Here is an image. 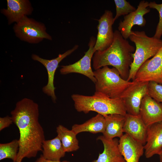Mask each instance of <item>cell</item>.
Here are the masks:
<instances>
[{"mask_svg":"<svg viewBox=\"0 0 162 162\" xmlns=\"http://www.w3.org/2000/svg\"><path fill=\"white\" fill-rule=\"evenodd\" d=\"M10 114L20 132L19 148L15 162H22L24 158L36 156L42 151L45 140L43 129L38 121V104L32 100L25 98L17 102Z\"/></svg>","mask_w":162,"mask_h":162,"instance_id":"6da1fadb","label":"cell"},{"mask_svg":"<svg viewBox=\"0 0 162 162\" xmlns=\"http://www.w3.org/2000/svg\"><path fill=\"white\" fill-rule=\"evenodd\" d=\"M19 148L18 140L6 143L0 144V160L8 158L15 162Z\"/></svg>","mask_w":162,"mask_h":162,"instance_id":"603a6c76","label":"cell"},{"mask_svg":"<svg viewBox=\"0 0 162 162\" xmlns=\"http://www.w3.org/2000/svg\"><path fill=\"white\" fill-rule=\"evenodd\" d=\"M105 129V119L102 115L98 113L81 124H74L71 130L77 135L82 132H89L93 134L101 133L103 134Z\"/></svg>","mask_w":162,"mask_h":162,"instance_id":"ffe728a7","label":"cell"},{"mask_svg":"<svg viewBox=\"0 0 162 162\" xmlns=\"http://www.w3.org/2000/svg\"><path fill=\"white\" fill-rule=\"evenodd\" d=\"M96 39L94 37H91L88 44L89 48L84 56L78 61L71 64L61 66L60 70V74L65 75L71 73H77L86 76L94 83L96 82L94 71H93L91 62L96 52L94 48Z\"/></svg>","mask_w":162,"mask_h":162,"instance_id":"9c48e42d","label":"cell"},{"mask_svg":"<svg viewBox=\"0 0 162 162\" xmlns=\"http://www.w3.org/2000/svg\"><path fill=\"white\" fill-rule=\"evenodd\" d=\"M133 81V83L124 90L120 98L123 102L127 113L137 116L140 114L143 98L148 94L149 82Z\"/></svg>","mask_w":162,"mask_h":162,"instance_id":"52a82bcc","label":"cell"},{"mask_svg":"<svg viewBox=\"0 0 162 162\" xmlns=\"http://www.w3.org/2000/svg\"><path fill=\"white\" fill-rule=\"evenodd\" d=\"M42 148L43 157L50 160L59 161L61 158L64 157L66 153L58 136L52 139L44 140Z\"/></svg>","mask_w":162,"mask_h":162,"instance_id":"44dd1931","label":"cell"},{"mask_svg":"<svg viewBox=\"0 0 162 162\" xmlns=\"http://www.w3.org/2000/svg\"><path fill=\"white\" fill-rule=\"evenodd\" d=\"M34 162H70L67 160H64L62 161H53L49 160L46 159L44 158L42 154L41 155L40 157L36 159Z\"/></svg>","mask_w":162,"mask_h":162,"instance_id":"83f0119b","label":"cell"},{"mask_svg":"<svg viewBox=\"0 0 162 162\" xmlns=\"http://www.w3.org/2000/svg\"><path fill=\"white\" fill-rule=\"evenodd\" d=\"M111 45L102 51H96L92 58L95 70L106 66H112L118 71L121 77L128 79L130 65L133 61V53L135 48L124 39L118 30L114 32Z\"/></svg>","mask_w":162,"mask_h":162,"instance_id":"7a4b0ae2","label":"cell"},{"mask_svg":"<svg viewBox=\"0 0 162 162\" xmlns=\"http://www.w3.org/2000/svg\"><path fill=\"white\" fill-rule=\"evenodd\" d=\"M13 30L16 36L20 40L30 44H38L44 39L52 40L46 31L44 24L25 16L15 23Z\"/></svg>","mask_w":162,"mask_h":162,"instance_id":"8992f818","label":"cell"},{"mask_svg":"<svg viewBox=\"0 0 162 162\" xmlns=\"http://www.w3.org/2000/svg\"><path fill=\"white\" fill-rule=\"evenodd\" d=\"M113 19L112 12L106 10L98 20V33L94 47L96 51H103L112 43L114 36L112 27Z\"/></svg>","mask_w":162,"mask_h":162,"instance_id":"8fae6325","label":"cell"},{"mask_svg":"<svg viewBox=\"0 0 162 162\" xmlns=\"http://www.w3.org/2000/svg\"><path fill=\"white\" fill-rule=\"evenodd\" d=\"M149 3L145 0L141 1L135 11L125 16L124 20L120 21L118 30L124 39L129 38L134 26L143 27L145 25L146 20L144 16L150 11V9L148 8Z\"/></svg>","mask_w":162,"mask_h":162,"instance_id":"7c38bea8","label":"cell"},{"mask_svg":"<svg viewBox=\"0 0 162 162\" xmlns=\"http://www.w3.org/2000/svg\"><path fill=\"white\" fill-rule=\"evenodd\" d=\"M148 94L158 101L162 103V85L154 81L149 82Z\"/></svg>","mask_w":162,"mask_h":162,"instance_id":"d4e9b609","label":"cell"},{"mask_svg":"<svg viewBox=\"0 0 162 162\" xmlns=\"http://www.w3.org/2000/svg\"><path fill=\"white\" fill-rule=\"evenodd\" d=\"M159 155V156L160 162H162V152Z\"/></svg>","mask_w":162,"mask_h":162,"instance_id":"f1b7e54d","label":"cell"},{"mask_svg":"<svg viewBox=\"0 0 162 162\" xmlns=\"http://www.w3.org/2000/svg\"><path fill=\"white\" fill-rule=\"evenodd\" d=\"M129 38L136 46L127 80L130 81L134 80L136 74L141 66L157 53L162 46V40L154 36L149 37L144 31H132Z\"/></svg>","mask_w":162,"mask_h":162,"instance_id":"277c9868","label":"cell"},{"mask_svg":"<svg viewBox=\"0 0 162 162\" xmlns=\"http://www.w3.org/2000/svg\"><path fill=\"white\" fill-rule=\"evenodd\" d=\"M97 140L102 142L104 150L99 154L98 159L92 162H126L120 152L118 139H109L102 135L98 136Z\"/></svg>","mask_w":162,"mask_h":162,"instance_id":"ac0fdd59","label":"cell"},{"mask_svg":"<svg viewBox=\"0 0 162 162\" xmlns=\"http://www.w3.org/2000/svg\"><path fill=\"white\" fill-rule=\"evenodd\" d=\"M149 8L155 9L158 12L159 20L157 25L155 34L154 37L160 39L162 35V3L157 4L155 2H151L149 3Z\"/></svg>","mask_w":162,"mask_h":162,"instance_id":"484cf974","label":"cell"},{"mask_svg":"<svg viewBox=\"0 0 162 162\" xmlns=\"http://www.w3.org/2000/svg\"><path fill=\"white\" fill-rule=\"evenodd\" d=\"M123 130L134 140L143 145L146 143L147 128L140 114L133 115L127 113Z\"/></svg>","mask_w":162,"mask_h":162,"instance_id":"e0dca14e","label":"cell"},{"mask_svg":"<svg viewBox=\"0 0 162 162\" xmlns=\"http://www.w3.org/2000/svg\"><path fill=\"white\" fill-rule=\"evenodd\" d=\"M133 81H154L162 85V46L152 58L141 66Z\"/></svg>","mask_w":162,"mask_h":162,"instance_id":"ba28073f","label":"cell"},{"mask_svg":"<svg viewBox=\"0 0 162 162\" xmlns=\"http://www.w3.org/2000/svg\"><path fill=\"white\" fill-rule=\"evenodd\" d=\"M56 131L65 152L76 151L79 148L76 135L71 130L60 124L56 127Z\"/></svg>","mask_w":162,"mask_h":162,"instance_id":"7402d4cb","label":"cell"},{"mask_svg":"<svg viewBox=\"0 0 162 162\" xmlns=\"http://www.w3.org/2000/svg\"><path fill=\"white\" fill-rule=\"evenodd\" d=\"M13 162H14V161H13Z\"/></svg>","mask_w":162,"mask_h":162,"instance_id":"f546056e","label":"cell"},{"mask_svg":"<svg viewBox=\"0 0 162 162\" xmlns=\"http://www.w3.org/2000/svg\"><path fill=\"white\" fill-rule=\"evenodd\" d=\"M71 97L78 112L86 114L92 111L103 116L113 114L125 116L127 113L121 98H111L95 92L92 96L74 94Z\"/></svg>","mask_w":162,"mask_h":162,"instance_id":"3957f363","label":"cell"},{"mask_svg":"<svg viewBox=\"0 0 162 162\" xmlns=\"http://www.w3.org/2000/svg\"><path fill=\"white\" fill-rule=\"evenodd\" d=\"M94 73L96 80L95 92L110 98H120L124 90L133 83L123 79L114 67L105 66Z\"/></svg>","mask_w":162,"mask_h":162,"instance_id":"5b68a950","label":"cell"},{"mask_svg":"<svg viewBox=\"0 0 162 162\" xmlns=\"http://www.w3.org/2000/svg\"><path fill=\"white\" fill-rule=\"evenodd\" d=\"M145 157L149 158L162 152V121L148 127L146 143L144 146Z\"/></svg>","mask_w":162,"mask_h":162,"instance_id":"2e32d148","label":"cell"},{"mask_svg":"<svg viewBox=\"0 0 162 162\" xmlns=\"http://www.w3.org/2000/svg\"><path fill=\"white\" fill-rule=\"evenodd\" d=\"M13 122L11 117L7 116L4 117L0 118V131L8 127Z\"/></svg>","mask_w":162,"mask_h":162,"instance_id":"4316f807","label":"cell"},{"mask_svg":"<svg viewBox=\"0 0 162 162\" xmlns=\"http://www.w3.org/2000/svg\"><path fill=\"white\" fill-rule=\"evenodd\" d=\"M116 7V14L114 17L113 22L120 16H125L135 11L136 8L131 5L130 3L126 0H114Z\"/></svg>","mask_w":162,"mask_h":162,"instance_id":"cb8c5ba5","label":"cell"},{"mask_svg":"<svg viewBox=\"0 0 162 162\" xmlns=\"http://www.w3.org/2000/svg\"><path fill=\"white\" fill-rule=\"evenodd\" d=\"M140 114L146 125L148 127L162 121V103L152 98L148 94L142 99Z\"/></svg>","mask_w":162,"mask_h":162,"instance_id":"5bb4252c","label":"cell"},{"mask_svg":"<svg viewBox=\"0 0 162 162\" xmlns=\"http://www.w3.org/2000/svg\"><path fill=\"white\" fill-rule=\"evenodd\" d=\"M118 147L126 162H139L144 152V146L127 134L120 138Z\"/></svg>","mask_w":162,"mask_h":162,"instance_id":"9a60e30c","label":"cell"},{"mask_svg":"<svg viewBox=\"0 0 162 162\" xmlns=\"http://www.w3.org/2000/svg\"><path fill=\"white\" fill-rule=\"evenodd\" d=\"M78 47V45H75L71 49L67 50L63 54H59L57 57L52 59H44L35 54L32 55V59L40 63L46 69L48 76V82L47 85L43 87L42 91L44 93L51 97L52 101L54 103L56 102L57 99L55 92L56 88L54 85V76L56 70L58 66L59 63L64 58L76 50Z\"/></svg>","mask_w":162,"mask_h":162,"instance_id":"30bf717a","label":"cell"},{"mask_svg":"<svg viewBox=\"0 0 162 162\" xmlns=\"http://www.w3.org/2000/svg\"><path fill=\"white\" fill-rule=\"evenodd\" d=\"M104 116L105 119V129L103 135L109 139H112L116 137L121 138L124 134L125 116L113 114Z\"/></svg>","mask_w":162,"mask_h":162,"instance_id":"d6986e66","label":"cell"},{"mask_svg":"<svg viewBox=\"0 0 162 162\" xmlns=\"http://www.w3.org/2000/svg\"><path fill=\"white\" fill-rule=\"evenodd\" d=\"M7 8L1 10L7 18L9 25L17 23L24 17L31 15L33 8L28 0H7Z\"/></svg>","mask_w":162,"mask_h":162,"instance_id":"4fadbf2b","label":"cell"}]
</instances>
